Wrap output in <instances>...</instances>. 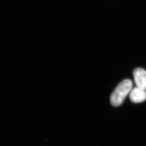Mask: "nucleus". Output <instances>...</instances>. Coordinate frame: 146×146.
I'll return each instance as SVG.
<instances>
[{"label": "nucleus", "instance_id": "obj_2", "mask_svg": "<svg viewBox=\"0 0 146 146\" xmlns=\"http://www.w3.org/2000/svg\"><path fill=\"white\" fill-rule=\"evenodd\" d=\"M133 75L137 87L146 91V70L141 68H138L133 70Z\"/></svg>", "mask_w": 146, "mask_h": 146}, {"label": "nucleus", "instance_id": "obj_3", "mask_svg": "<svg viewBox=\"0 0 146 146\" xmlns=\"http://www.w3.org/2000/svg\"><path fill=\"white\" fill-rule=\"evenodd\" d=\"M131 100L135 103H139L146 100V91L142 88L137 87L130 91Z\"/></svg>", "mask_w": 146, "mask_h": 146}, {"label": "nucleus", "instance_id": "obj_1", "mask_svg": "<svg viewBox=\"0 0 146 146\" xmlns=\"http://www.w3.org/2000/svg\"><path fill=\"white\" fill-rule=\"evenodd\" d=\"M132 83L130 80H124L118 85L110 96V103L113 106H118L123 104L124 99L130 92Z\"/></svg>", "mask_w": 146, "mask_h": 146}]
</instances>
